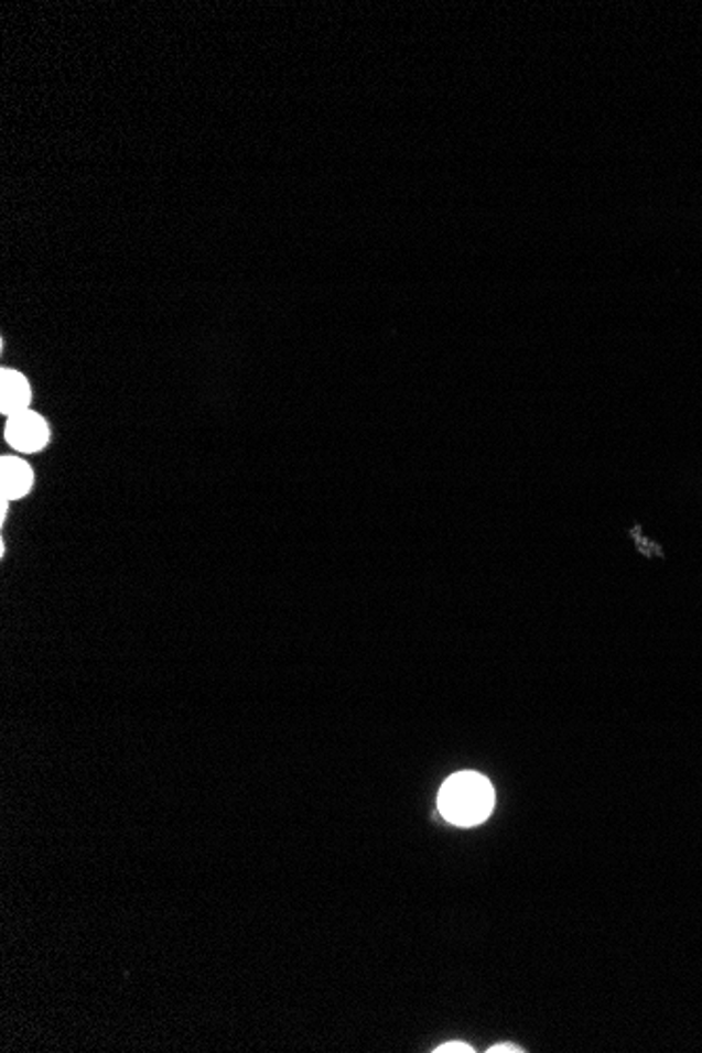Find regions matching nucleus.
Listing matches in <instances>:
<instances>
[{"label": "nucleus", "instance_id": "39448f33", "mask_svg": "<svg viewBox=\"0 0 702 1053\" xmlns=\"http://www.w3.org/2000/svg\"><path fill=\"white\" fill-rule=\"evenodd\" d=\"M435 1053H474L476 1050L463 1041H451V1043H444L440 1045L438 1050H433Z\"/></svg>", "mask_w": 702, "mask_h": 1053}, {"label": "nucleus", "instance_id": "0eeeda50", "mask_svg": "<svg viewBox=\"0 0 702 1053\" xmlns=\"http://www.w3.org/2000/svg\"><path fill=\"white\" fill-rule=\"evenodd\" d=\"M9 503H11V501H7V499H2V497H0V520H2V522L7 520V513H9Z\"/></svg>", "mask_w": 702, "mask_h": 1053}, {"label": "nucleus", "instance_id": "f03ea898", "mask_svg": "<svg viewBox=\"0 0 702 1053\" xmlns=\"http://www.w3.org/2000/svg\"><path fill=\"white\" fill-rule=\"evenodd\" d=\"M48 437H51V432H48V425H46V421L41 414L22 411V413L13 414V416L7 419L4 439L9 442V446H13L20 453L32 455V453L43 450L48 444Z\"/></svg>", "mask_w": 702, "mask_h": 1053}, {"label": "nucleus", "instance_id": "20e7f679", "mask_svg": "<svg viewBox=\"0 0 702 1053\" xmlns=\"http://www.w3.org/2000/svg\"><path fill=\"white\" fill-rule=\"evenodd\" d=\"M32 400L30 383L25 381L22 372L13 368H2L0 372V413L4 416L28 411Z\"/></svg>", "mask_w": 702, "mask_h": 1053}, {"label": "nucleus", "instance_id": "7ed1b4c3", "mask_svg": "<svg viewBox=\"0 0 702 1053\" xmlns=\"http://www.w3.org/2000/svg\"><path fill=\"white\" fill-rule=\"evenodd\" d=\"M34 484L32 467L18 457H2L0 460V497L7 501H20Z\"/></svg>", "mask_w": 702, "mask_h": 1053}, {"label": "nucleus", "instance_id": "f257e3e1", "mask_svg": "<svg viewBox=\"0 0 702 1053\" xmlns=\"http://www.w3.org/2000/svg\"><path fill=\"white\" fill-rule=\"evenodd\" d=\"M495 807V789L477 772H458L438 795L440 814L454 826L482 825Z\"/></svg>", "mask_w": 702, "mask_h": 1053}, {"label": "nucleus", "instance_id": "423d86ee", "mask_svg": "<svg viewBox=\"0 0 702 1053\" xmlns=\"http://www.w3.org/2000/svg\"><path fill=\"white\" fill-rule=\"evenodd\" d=\"M490 1053H521L523 1050H520L518 1045H509V1043H503V1045H495L488 1050Z\"/></svg>", "mask_w": 702, "mask_h": 1053}]
</instances>
